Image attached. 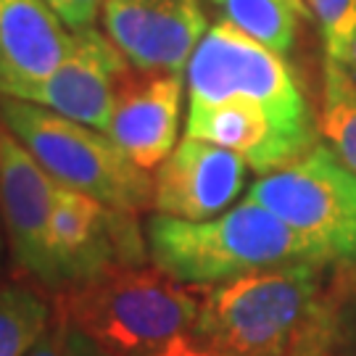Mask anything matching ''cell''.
I'll use <instances>...</instances> for the list:
<instances>
[{
  "mask_svg": "<svg viewBox=\"0 0 356 356\" xmlns=\"http://www.w3.org/2000/svg\"><path fill=\"white\" fill-rule=\"evenodd\" d=\"M145 238L153 264L193 285H219L288 264L332 261L325 248L251 198L206 222L156 214L145 225Z\"/></svg>",
  "mask_w": 356,
  "mask_h": 356,
  "instance_id": "obj_1",
  "label": "cell"
},
{
  "mask_svg": "<svg viewBox=\"0 0 356 356\" xmlns=\"http://www.w3.org/2000/svg\"><path fill=\"white\" fill-rule=\"evenodd\" d=\"M198 309L195 293L156 264H143L61 291L56 314L108 354L148 356L182 332H193Z\"/></svg>",
  "mask_w": 356,
  "mask_h": 356,
  "instance_id": "obj_2",
  "label": "cell"
},
{
  "mask_svg": "<svg viewBox=\"0 0 356 356\" xmlns=\"http://www.w3.org/2000/svg\"><path fill=\"white\" fill-rule=\"evenodd\" d=\"M319 267L288 264L204 293L193 332L225 356H291L317 309Z\"/></svg>",
  "mask_w": 356,
  "mask_h": 356,
  "instance_id": "obj_3",
  "label": "cell"
},
{
  "mask_svg": "<svg viewBox=\"0 0 356 356\" xmlns=\"http://www.w3.org/2000/svg\"><path fill=\"white\" fill-rule=\"evenodd\" d=\"M0 122L56 182L135 214L153 206L151 175L111 135L6 95H0Z\"/></svg>",
  "mask_w": 356,
  "mask_h": 356,
  "instance_id": "obj_4",
  "label": "cell"
},
{
  "mask_svg": "<svg viewBox=\"0 0 356 356\" xmlns=\"http://www.w3.org/2000/svg\"><path fill=\"white\" fill-rule=\"evenodd\" d=\"M188 92L191 106L232 98L261 103L288 135L314 145L312 108L288 61L227 22L209 26L195 45L188 61Z\"/></svg>",
  "mask_w": 356,
  "mask_h": 356,
  "instance_id": "obj_5",
  "label": "cell"
},
{
  "mask_svg": "<svg viewBox=\"0 0 356 356\" xmlns=\"http://www.w3.org/2000/svg\"><path fill=\"white\" fill-rule=\"evenodd\" d=\"M245 198L325 248L332 261H356V172L327 145H312L291 164L261 175Z\"/></svg>",
  "mask_w": 356,
  "mask_h": 356,
  "instance_id": "obj_6",
  "label": "cell"
},
{
  "mask_svg": "<svg viewBox=\"0 0 356 356\" xmlns=\"http://www.w3.org/2000/svg\"><path fill=\"white\" fill-rule=\"evenodd\" d=\"M45 288L66 291L103 275L143 267L148 243L135 211H124L56 182L48 225Z\"/></svg>",
  "mask_w": 356,
  "mask_h": 356,
  "instance_id": "obj_7",
  "label": "cell"
},
{
  "mask_svg": "<svg viewBox=\"0 0 356 356\" xmlns=\"http://www.w3.org/2000/svg\"><path fill=\"white\" fill-rule=\"evenodd\" d=\"M129 76L127 58L95 26L76 29L66 61L51 76L22 85L6 98L38 103L88 127L108 132L116 95Z\"/></svg>",
  "mask_w": 356,
  "mask_h": 356,
  "instance_id": "obj_8",
  "label": "cell"
},
{
  "mask_svg": "<svg viewBox=\"0 0 356 356\" xmlns=\"http://www.w3.org/2000/svg\"><path fill=\"white\" fill-rule=\"evenodd\" d=\"M103 26L145 74H182L209 29L198 0H103Z\"/></svg>",
  "mask_w": 356,
  "mask_h": 356,
  "instance_id": "obj_9",
  "label": "cell"
},
{
  "mask_svg": "<svg viewBox=\"0 0 356 356\" xmlns=\"http://www.w3.org/2000/svg\"><path fill=\"white\" fill-rule=\"evenodd\" d=\"M245 161L214 143L185 135L153 179V209L188 222H206L227 209L245 185Z\"/></svg>",
  "mask_w": 356,
  "mask_h": 356,
  "instance_id": "obj_10",
  "label": "cell"
},
{
  "mask_svg": "<svg viewBox=\"0 0 356 356\" xmlns=\"http://www.w3.org/2000/svg\"><path fill=\"white\" fill-rule=\"evenodd\" d=\"M56 179L0 122V216L8 232L13 261L45 285L48 225Z\"/></svg>",
  "mask_w": 356,
  "mask_h": 356,
  "instance_id": "obj_11",
  "label": "cell"
},
{
  "mask_svg": "<svg viewBox=\"0 0 356 356\" xmlns=\"http://www.w3.org/2000/svg\"><path fill=\"white\" fill-rule=\"evenodd\" d=\"M182 111V74H129L116 95L108 135L135 164L151 172L175 148Z\"/></svg>",
  "mask_w": 356,
  "mask_h": 356,
  "instance_id": "obj_12",
  "label": "cell"
},
{
  "mask_svg": "<svg viewBox=\"0 0 356 356\" xmlns=\"http://www.w3.org/2000/svg\"><path fill=\"white\" fill-rule=\"evenodd\" d=\"M185 129L191 138L238 153L259 175H269L309 151V145L288 135L261 103L245 98L191 106Z\"/></svg>",
  "mask_w": 356,
  "mask_h": 356,
  "instance_id": "obj_13",
  "label": "cell"
},
{
  "mask_svg": "<svg viewBox=\"0 0 356 356\" xmlns=\"http://www.w3.org/2000/svg\"><path fill=\"white\" fill-rule=\"evenodd\" d=\"M48 0H0V95L51 76L72 51L66 32Z\"/></svg>",
  "mask_w": 356,
  "mask_h": 356,
  "instance_id": "obj_14",
  "label": "cell"
},
{
  "mask_svg": "<svg viewBox=\"0 0 356 356\" xmlns=\"http://www.w3.org/2000/svg\"><path fill=\"white\" fill-rule=\"evenodd\" d=\"M222 22L259 40L275 53L293 51L298 24L306 16L304 0H211Z\"/></svg>",
  "mask_w": 356,
  "mask_h": 356,
  "instance_id": "obj_15",
  "label": "cell"
},
{
  "mask_svg": "<svg viewBox=\"0 0 356 356\" xmlns=\"http://www.w3.org/2000/svg\"><path fill=\"white\" fill-rule=\"evenodd\" d=\"M53 322L48 301L26 285L0 288V356H26Z\"/></svg>",
  "mask_w": 356,
  "mask_h": 356,
  "instance_id": "obj_16",
  "label": "cell"
},
{
  "mask_svg": "<svg viewBox=\"0 0 356 356\" xmlns=\"http://www.w3.org/2000/svg\"><path fill=\"white\" fill-rule=\"evenodd\" d=\"M317 16L325 58L341 61L356 38V0H312Z\"/></svg>",
  "mask_w": 356,
  "mask_h": 356,
  "instance_id": "obj_17",
  "label": "cell"
},
{
  "mask_svg": "<svg viewBox=\"0 0 356 356\" xmlns=\"http://www.w3.org/2000/svg\"><path fill=\"white\" fill-rule=\"evenodd\" d=\"M319 129L341 156V161L356 172V103L343 98H325Z\"/></svg>",
  "mask_w": 356,
  "mask_h": 356,
  "instance_id": "obj_18",
  "label": "cell"
},
{
  "mask_svg": "<svg viewBox=\"0 0 356 356\" xmlns=\"http://www.w3.org/2000/svg\"><path fill=\"white\" fill-rule=\"evenodd\" d=\"M26 356H114L108 354L101 343H95L88 332L74 327L69 319L53 317L48 330L42 332L38 343Z\"/></svg>",
  "mask_w": 356,
  "mask_h": 356,
  "instance_id": "obj_19",
  "label": "cell"
},
{
  "mask_svg": "<svg viewBox=\"0 0 356 356\" xmlns=\"http://www.w3.org/2000/svg\"><path fill=\"white\" fill-rule=\"evenodd\" d=\"M48 6L72 32H76L95 24L103 0H48Z\"/></svg>",
  "mask_w": 356,
  "mask_h": 356,
  "instance_id": "obj_20",
  "label": "cell"
},
{
  "mask_svg": "<svg viewBox=\"0 0 356 356\" xmlns=\"http://www.w3.org/2000/svg\"><path fill=\"white\" fill-rule=\"evenodd\" d=\"M148 356H225V354H219L214 346L201 341L195 332H182V335L172 338L161 348L151 351Z\"/></svg>",
  "mask_w": 356,
  "mask_h": 356,
  "instance_id": "obj_21",
  "label": "cell"
},
{
  "mask_svg": "<svg viewBox=\"0 0 356 356\" xmlns=\"http://www.w3.org/2000/svg\"><path fill=\"white\" fill-rule=\"evenodd\" d=\"M343 58H346V61H354V64H356V38H354V42H351V48H348V53H346ZM343 58H341V61H343ZM330 61H332V58H330Z\"/></svg>",
  "mask_w": 356,
  "mask_h": 356,
  "instance_id": "obj_22",
  "label": "cell"
},
{
  "mask_svg": "<svg viewBox=\"0 0 356 356\" xmlns=\"http://www.w3.org/2000/svg\"><path fill=\"white\" fill-rule=\"evenodd\" d=\"M3 259H6V243H3V235H0V275H3Z\"/></svg>",
  "mask_w": 356,
  "mask_h": 356,
  "instance_id": "obj_23",
  "label": "cell"
}]
</instances>
